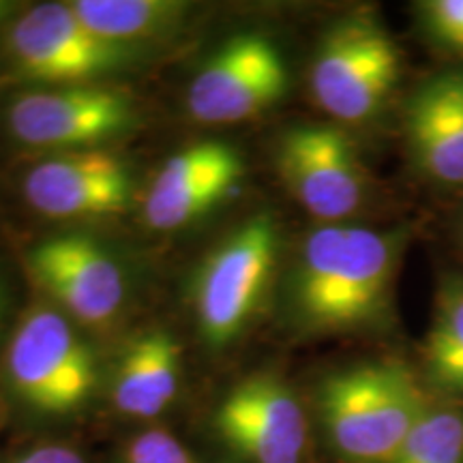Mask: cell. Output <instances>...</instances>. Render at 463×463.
Returning <instances> with one entry per match:
<instances>
[{
    "instance_id": "obj_1",
    "label": "cell",
    "mask_w": 463,
    "mask_h": 463,
    "mask_svg": "<svg viewBox=\"0 0 463 463\" xmlns=\"http://www.w3.org/2000/svg\"><path fill=\"white\" fill-rule=\"evenodd\" d=\"M405 230L322 223L294 264L289 298L307 331H352L380 320L391 303Z\"/></svg>"
},
{
    "instance_id": "obj_2",
    "label": "cell",
    "mask_w": 463,
    "mask_h": 463,
    "mask_svg": "<svg viewBox=\"0 0 463 463\" xmlns=\"http://www.w3.org/2000/svg\"><path fill=\"white\" fill-rule=\"evenodd\" d=\"M430 403L416 375L397 361L341 369L317 391L322 430L344 463H395Z\"/></svg>"
},
{
    "instance_id": "obj_3",
    "label": "cell",
    "mask_w": 463,
    "mask_h": 463,
    "mask_svg": "<svg viewBox=\"0 0 463 463\" xmlns=\"http://www.w3.org/2000/svg\"><path fill=\"white\" fill-rule=\"evenodd\" d=\"M97 378L90 347L61 311L34 307L22 317L5 354V380L24 408L43 416L80 412Z\"/></svg>"
},
{
    "instance_id": "obj_4",
    "label": "cell",
    "mask_w": 463,
    "mask_h": 463,
    "mask_svg": "<svg viewBox=\"0 0 463 463\" xmlns=\"http://www.w3.org/2000/svg\"><path fill=\"white\" fill-rule=\"evenodd\" d=\"M395 39L367 15H352L324 34L311 65V92L339 123H363L382 109L399 82Z\"/></svg>"
},
{
    "instance_id": "obj_5",
    "label": "cell",
    "mask_w": 463,
    "mask_h": 463,
    "mask_svg": "<svg viewBox=\"0 0 463 463\" xmlns=\"http://www.w3.org/2000/svg\"><path fill=\"white\" fill-rule=\"evenodd\" d=\"M5 50L17 80L45 89L86 84L133 56L131 45L99 37L67 3H42L24 11L11 24Z\"/></svg>"
},
{
    "instance_id": "obj_6",
    "label": "cell",
    "mask_w": 463,
    "mask_h": 463,
    "mask_svg": "<svg viewBox=\"0 0 463 463\" xmlns=\"http://www.w3.org/2000/svg\"><path fill=\"white\" fill-rule=\"evenodd\" d=\"M275 219H249L208 256L195 281L194 305L200 331L211 345H225L256 314L277 264Z\"/></svg>"
},
{
    "instance_id": "obj_7",
    "label": "cell",
    "mask_w": 463,
    "mask_h": 463,
    "mask_svg": "<svg viewBox=\"0 0 463 463\" xmlns=\"http://www.w3.org/2000/svg\"><path fill=\"white\" fill-rule=\"evenodd\" d=\"M133 116L127 92L73 84L22 92L5 108V125L24 146L67 153L99 148L97 144L129 129Z\"/></svg>"
},
{
    "instance_id": "obj_8",
    "label": "cell",
    "mask_w": 463,
    "mask_h": 463,
    "mask_svg": "<svg viewBox=\"0 0 463 463\" xmlns=\"http://www.w3.org/2000/svg\"><path fill=\"white\" fill-rule=\"evenodd\" d=\"M277 167L289 194L322 223H345L367 200V174L354 142L333 125L288 129L277 148Z\"/></svg>"
},
{
    "instance_id": "obj_9",
    "label": "cell",
    "mask_w": 463,
    "mask_h": 463,
    "mask_svg": "<svg viewBox=\"0 0 463 463\" xmlns=\"http://www.w3.org/2000/svg\"><path fill=\"white\" fill-rule=\"evenodd\" d=\"M213 427L245 463H303L309 422L294 391L273 373H256L219 402Z\"/></svg>"
},
{
    "instance_id": "obj_10",
    "label": "cell",
    "mask_w": 463,
    "mask_h": 463,
    "mask_svg": "<svg viewBox=\"0 0 463 463\" xmlns=\"http://www.w3.org/2000/svg\"><path fill=\"white\" fill-rule=\"evenodd\" d=\"M288 67L262 34H236L200 69L187 92V108L200 123H241L286 95Z\"/></svg>"
},
{
    "instance_id": "obj_11",
    "label": "cell",
    "mask_w": 463,
    "mask_h": 463,
    "mask_svg": "<svg viewBox=\"0 0 463 463\" xmlns=\"http://www.w3.org/2000/svg\"><path fill=\"white\" fill-rule=\"evenodd\" d=\"M24 198L50 219H99L123 213L133 198L129 167L103 148L56 153L24 176Z\"/></svg>"
},
{
    "instance_id": "obj_12",
    "label": "cell",
    "mask_w": 463,
    "mask_h": 463,
    "mask_svg": "<svg viewBox=\"0 0 463 463\" xmlns=\"http://www.w3.org/2000/svg\"><path fill=\"white\" fill-rule=\"evenodd\" d=\"M31 270L69 316L89 326L114 322L125 303V277L106 249L86 236H54L31 251Z\"/></svg>"
},
{
    "instance_id": "obj_13",
    "label": "cell",
    "mask_w": 463,
    "mask_h": 463,
    "mask_svg": "<svg viewBox=\"0 0 463 463\" xmlns=\"http://www.w3.org/2000/svg\"><path fill=\"white\" fill-rule=\"evenodd\" d=\"M242 174L241 155L230 144H191L159 167L144 198V222L161 232L189 225L228 198L241 184Z\"/></svg>"
},
{
    "instance_id": "obj_14",
    "label": "cell",
    "mask_w": 463,
    "mask_h": 463,
    "mask_svg": "<svg viewBox=\"0 0 463 463\" xmlns=\"http://www.w3.org/2000/svg\"><path fill=\"white\" fill-rule=\"evenodd\" d=\"M405 133L427 176L463 184V73L439 75L416 90L405 112Z\"/></svg>"
},
{
    "instance_id": "obj_15",
    "label": "cell",
    "mask_w": 463,
    "mask_h": 463,
    "mask_svg": "<svg viewBox=\"0 0 463 463\" xmlns=\"http://www.w3.org/2000/svg\"><path fill=\"white\" fill-rule=\"evenodd\" d=\"M181 386V345L165 331L133 339L116 364L112 405L131 419H157L170 408Z\"/></svg>"
},
{
    "instance_id": "obj_16",
    "label": "cell",
    "mask_w": 463,
    "mask_h": 463,
    "mask_svg": "<svg viewBox=\"0 0 463 463\" xmlns=\"http://www.w3.org/2000/svg\"><path fill=\"white\" fill-rule=\"evenodd\" d=\"M71 7L90 31L123 45L165 33L184 9L170 0H75Z\"/></svg>"
},
{
    "instance_id": "obj_17",
    "label": "cell",
    "mask_w": 463,
    "mask_h": 463,
    "mask_svg": "<svg viewBox=\"0 0 463 463\" xmlns=\"http://www.w3.org/2000/svg\"><path fill=\"white\" fill-rule=\"evenodd\" d=\"M425 356L433 386L444 395L463 397V279L444 283Z\"/></svg>"
},
{
    "instance_id": "obj_18",
    "label": "cell",
    "mask_w": 463,
    "mask_h": 463,
    "mask_svg": "<svg viewBox=\"0 0 463 463\" xmlns=\"http://www.w3.org/2000/svg\"><path fill=\"white\" fill-rule=\"evenodd\" d=\"M395 463H463L461 405H427L399 450Z\"/></svg>"
},
{
    "instance_id": "obj_19",
    "label": "cell",
    "mask_w": 463,
    "mask_h": 463,
    "mask_svg": "<svg viewBox=\"0 0 463 463\" xmlns=\"http://www.w3.org/2000/svg\"><path fill=\"white\" fill-rule=\"evenodd\" d=\"M120 463H198L167 430H144L127 444Z\"/></svg>"
},
{
    "instance_id": "obj_20",
    "label": "cell",
    "mask_w": 463,
    "mask_h": 463,
    "mask_svg": "<svg viewBox=\"0 0 463 463\" xmlns=\"http://www.w3.org/2000/svg\"><path fill=\"white\" fill-rule=\"evenodd\" d=\"M425 20L439 43L463 52V0H433L425 7Z\"/></svg>"
},
{
    "instance_id": "obj_21",
    "label": "cell",
    "mask_w": 463,
    "mask_h": 463,
    "mask_svg": "<svg viewBox=\"0 0 463 463\" xmlns=\"http://www.w3.org/2000/svg\"><path fill=\"white\" fill-rule=\"evenodd\" d=\"M7 463H89L86 457L67 444H37L11 457Z\"/></svg>"
},
{
    "instance_id": "obj_22",
    "label": "cell",
    "mask_w": 463,
    "mask_h": 463,
    "mask_svg": "<svg viewBox=\"0 0 463 463\" xmlns=\"http://www.w3.org/2000/svg\"><path fill=\"white\" fill-rule=\"evenodd\" d=\"M9 11V5L7 3H3V0H0V20H3L5 17V14H7Z\"/></svg>"
},
{
    "instance_id": "obj_23",
    "label": "cell",
    "mask_w": 463,
    "mask_h": 463,
    "mask_svg": "<svg viewBox=\"0 0 463 463\" xmlns=\"http://www.w3.org/2000/svg\"><path fill=\"white\" fill-rule=\"evenodd\" d=\"M0 317H3V294H0Z\"/></svg>"
}]
</instances>
